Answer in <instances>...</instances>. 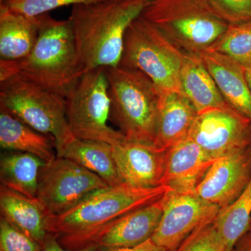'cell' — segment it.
<instances>
[{"mask_svg": "<svg viewBox=\"0 0 251 251\" xmlns=\"http://www.w3.org/2000/svg\"><path fill=\"white\" fill-rule=\"evenodd\" d=\"M69 128L77 139L94 140L116 146L126 139L108 125L110 99L105 68L84 73L65 97Z\"/></svg>", "mask_w": 251, "mask_h": 251, "instance_id": "8", "label": "cell"}, {"mask_svg": "<svg viewBox=\"0 0 251 251\" xmlns=\"http://www.w3.org/2000/svg\"><path fill=\"white\" fill-rule=\"evenodd\" d=\"M176 251H226L224 241L212 223L194 231Z\"/></svg>", "mask_w": 251, "mask_h": 251, "instance_id": "27", "label": "cell"}, {"mask_svg": "<svg viewBox=\"0 0 251 251\" xmlns=\"http://www.w3.org/2000/svg\"><path fill=\"white\" fill-rule=\"evenodd\" d=\"M197 115L184 94L162 92L153 145L158 150L167 151L187 138Z\"/></svg>", "mask_w": 251, "mask_h": 251, "instance_id": "17", "label": "cell"}, {"mask_svg": "<svg viewBox=\"0 0 251 251\" xmlns=\"http://www.w3.org/2000/svg\"><path fill=\"white\" fill-rule=\"evenodd\" d=\"M251 219V179L242 194L232 204L220 209L213 224L224 241L226 251H233L249 230Z\"/></svg>", "mask_w": 251, "mask_h": 251, "instance_id": "24", "label": "cell"}, {"mask_svg": "<svg viewBox=\"0 0 251 251\" xmlns=\"http://www.w3.org/2000/svg\"><path fill=\"white\" fill-rule=\"evenodd\" d=\"M41 251H99V249L97 246H90V247L77 249V250L65 249L61 245L55 236L49 234L46 237L45 242L43 244Z\"/></svg>", "mask_w": 251, "mask_h": 251, "instance_id": "30", "label": "cell"}, {"mask_svg": "<svg viewBox=\"0 0 251 251\" xmlns=\"http://www.w3.org/2000/svg\"><path fill=\"white\" fill-rule=\"evenodd\" d=\"M233 251H251V234L247 232L236 244Z\"/></svg>", "mask_w": 251, "mask_h": 251, "instance_id": "32", "label": "cell"}, {"mask_svg": "<svg viewBox=\"0 0 251 251\" xmlns=\"http://www.w3.org/2000/svg\"><path fill=\"white\" fill-rule=\"evenodd\" d=\"M0 108L31 128L56 140L60 150L75 137L67 113L65 98L17 75L0 80Z\"/></svg>", "mask_w": 251, "mask_h": 251, "instance_id": "6", "label": "cell"}, {"mask_svg": "<svg viewBox=\"0 0 251 251\" xmlns=\"http://www.w3.org/2000/svg\"><path fill=\"white\" fill-rule=\"evenodd\" d=\"M112 1H121V0H112Z\"/></svg>", "mask_w": 251, "mask_h": 251, "instance_id": "36", "label": "cell"}, {"mask_svg": "<svg viewBox=\"0 0 251 251\" xmlns=\"http://www.w3.org/2000/svg\"><path fill=\"white\" fill-rule=\"evenodd\" d=\"M31 153L5 151L0 159L1 185L30 198H36L41 168L45 164Z\"/></svg>", "mask_w": 251, "mask_h": 251, "instance_id": "23", "label": "cell"}, {"mask_svg": "<svg viewBox=\"0 0 251 251\" xmlns=\"http://www.w3.org/2000/svg\"><path fill=\"white\" fill-rule=\"evenodd\" d=\"M188 138L213 159L251 148V120L230 105L198 114Z\"/></svg>", "mask_w": 251, "mask_h": 251, "instance_id": "10", "label": "cell"}, {"mask_svg": "<svg viewBox=\"0 0 251 251\" xmlns=\"http://www.w3.org/2000/svg\"><path fill=\"white\" fill-rule=\"evenodd\" d=\"M6 1H7V0H0V4H2V3L5 2Z\"/></svg>", "mask_w": 251, "mask_h": 251, "instance_id": "35", "label": "cell"}, {"mask_svg": "<svg viewBox=\"0 0 251 251\" xmlns=\"http://www.w3.org/2000/svg\"><path fill=\"white\" fill-rule=\"evenodd\" d=\"M101 0H7L0 6L13 12L36 17L49 11L69 5L90 4Z\"/></svg>", "mask_w": 251, "mask_h": 251, "instance_id": "26", "label": "cell"}, {"mask_svg": "<svg viewBox=\"0 0 251 251\" xmlns=\"http://www.w3.org/2000/svg\"><path fill=\"white\" fill-rule=\"evenodd\" d=\"M110 120L127 140L153 145L161 91L143 72L119 65L105 68Z\"/></svg>", "mask_w": 251, "mask_h": 251, "instance_id": "5", "label": "cell"}, {"mask_svg": "<svg viewBox=\"0 0 251 251\" xmlns=\"http://www.w3.org/2000/svg\"><path fill=\"white\" fill-rule=\"evenodd\" d=\"M161 221L151 239L157 245L175 251L196 229L212 224L221 208L196 193L172 191L163 198Z\"/></svg>", "mask_w": 251, "mask_h": 251, "instance_id": "11", "label": "cell"}, {"mask_svg": "<svg viewBox=\"0 0 251 251\" xmlns=\"http://www.w3.org/2000/svg\"><path fill=\"white\" fill-rule=\"evenodd\" d=\"M0 145L6 151H21L39 157L45 163L57 157L56 140L31 128L0 108Z\"/></svg>", "mask_w": 251, "mask_h": 251, "instance_id": "20", "label": "cell"}, {"mask_svg": "<svg viewBox=\"0 0 251 251\" xmlns=\"http://www.w3.org/2000/svg\"><path fill=\"white\" fill-rule=\"evenodd\" d=\"M251 179V148L215 160L196 186L195 193L221 209L232 204Z\"/></svg>", "mask_w": 251, "mask_h": 251, "instance_id": "12", "label": "cell"}, {"mask_svg": "<svg viewBox=\"0 0 251 251\" xmlns=\"http://www.w3.org/2000/svg\"><path fill=\"white\" fill-rule=\"evenodd\" d=\"M150 0H101L73 6L69 20L83 72L121 63L126 33Z\"/></svg>", "mask_w": 251, "mask_h": 251, "instance_id": "1", "label": "cell"}, {"mask_svg": "<svg viewBox=\"0 0 251 251\" xmlns=\"http://www.w3.org/2000/svg\"><path fill=\"white\" fill-rule=\"evenodd\" d=\"M42 245L16 228L3 217L0 219V251H41Z\"/></svg>", "mask_w": 251, "mask_h": 251, "instance_id": "28", "label": "cell"}, {"mask_svg": "<svg viewBox=\"0 0 251 251\" xmlns=\"http://www.w3.org/2000/svg\"><path fill=\"white\" fill-rule=\"evenodd\" d=\"M214 161L198 144L186 138L166 151L163 184L175 192H195Z\"/></svg>", "mask_w": 251, "mask_h": 251, "instance_id": "15", "label": "cell"}, {"mask_svg": "<svg viewBox=\"0 0 251 251\" xmlns=\"http://www.w3.org/2000/svg\"><path fill=\"white\" fill-rule=\"evenodd\" d=\"M0 211L1 217L43 245L49 234V215L37 198L27 197L1 185Z\"/></svg>", "mask_w": 251, "mask_h": 251, "instance_id": "18", "label": "cell"}, {"mask_svg": "<svg viewBox=\"0 0 251 251\" xmlns=\"http://www.w3.org/2000/svg\"><path fill=\"white\" fill-rule=\"evenodd\" d=\"M105 251H172L168 250L157 245L156 243L153 242L152 239H150L147 242L137 247L133 248H124V249H110V250Z\"/></svg>", "mask_w": 251, "mask_h": 251, "instance_id": "31", "label": "cell"}, {"mask_svg": "<svg viewBox=\"0 0 251 251\" xmlns=\"http://www.w3.org/2000/svg\"><path fill=\"white\" fill-rule=\"evenodd\" d=\"M216 12L229 24L251 20V0H209Z\"/></svg>", "mask_w": 251, "mask_h": 251, "instance_id": "29", "label": "cell"}, {"mask_svg": "<svg viewBox=\"0 0 251 251\" xmlns=\"http://www.w3.org/2000/svg\"><path fill=\"white\" fill-rule=\"evenodd\" d=\"M200 56L227 103L251 120V91L244 67L214 50Z\"/></svg>", "mask_w": 251, "mask_h": 251, "instance_id": "16", "label": "cell"}, {"mask_svg": "<svg viewBox=\"0 0 251 251\" xmlns=\"http://www.w3.org/2000/svg\"><path fill=\"white\" fill-rule=\"evenodd\" d=\"M40 27V16H25L0 6V60L18 61L30 53Z\"/></svg>", "mask_w": 251, "mask_h": 251, "instance_id": "21", "label": "cell"}, {"mask_svg": "<svg viewBox=\"0 0 251 251\" xmlns=\"http://www.w3.org/2000/svg\"><path fill=\"white\" fill-rule=\"evenodd\" d=\"M248 232L251 234V219L250 221V224H249V230H248Z\"/></svg>", "mask_w": 251, "mask_h": 251, "instance_id": "34", "label": "cell"}, {"mask_svg": "<svg viewBox=\"0 0 251 251\" xmlns=\"http://www.w3.org/2000/svg\"><path fill=\"white\" fill-rule=\"evenodd\" d=\"M226 54L244 68L251 67V20L229 25L224 36L211 49Z\"/></svg>", "mask_w": 251, "mask_h": 251, "instance_id": "25", "label": "cell"}, {"mask_svg": "<svg viewBox=\"0 0 251 251\" xmlns=\"http://www.w3.org/2000/svg\"><path fill=\"white\" fill-rule=\"evenodd\" d=\"M109 185L103 179L71 160L57 156L41 168L37 199L49 216L59 215Z\"/></svg>", "mask_w": 251, "mask_h": 251, "instance_id": "9", "label": "cell"}, {"mask_svg": "<svg viewBox=\"0 0 251 251\" xmlns=\"http://www.w3.org/2000/svg\"><path fill=\"white\" fill-rule=\"evenodd\" d=\"M244 69H245V75L246 77H247L248 84H249L251 91V67L244 68Z\"/></svg>", "mask_w": 251, "mask_h": 251, "instance_id": "33", "label": "cell"}, {"mask_svg": "<svg viewBox=\"0 0 251 251\" xmlns=\"http://www.w3.org/2000/svg\"><path fill=\"white\" fill-rule=\"evenodd\" d=\"M173 191L167 185L142 188L123 184L91 193L76 205L59 215L49 216L48 231L71 250L85 248L86 242L104 226Z\"/></svg>", "mask_w": 251, "mask_h": 251, "instance_id": "3", "label": "cell"}, {"mask_svg": "<svg viewBox=\"0 0 251 251\" xmlns=\"http://www.w3.org/2000/svg\"><path fill=\"white\" fill-rule=\"evenodd\" d=\"M83 74L70 21L49 14L40 16L39 35L27 57L0 60V80L17 75L64 98Z\"/></svg>", "mask_w": 251, "mask_h": 251, "instance_id": "2", "label": "cell"}, {"mask_svg": "<svg viewBox=\"0 0 251 251\" xmlns=\"http://www.w3.org/2000/svg\"><path fill=\"white\" fill-rule=\"evenodd\" d=\"M57 156L84 167L100 176L109 186L124 183L117 171L112 146L109 144L74 138L57 151Z\"/></svg>", "mask_w": 251, "mask_h": 251, "instance_id": "22", "label": "cell"}, {"mask_svg": "<svg viewBox=\"0 0 251 251\" xmlns=\"http://www.w3.org/2000/svg\"><path fill=\"white\" fill-rule=\"evenodd\" d=\"M112 151L119 175L125 184L142 188L163 185L166 151L126 138L112 146Z\"/></svg>", "mask_w": 251, "mask_h": 251, "instance_id": "14", "label": "cell"}, {"mask_svg": "<svg viewBox=\"0 0 251 251\" xmlns=\"http://www.w3.org/2000/svg\"><path fill=\"white\" fill-rule=\"evenodd\" d=\"M140 16L183 53L200 54L211 49L230 25L209 0H150Z\"/></svg>", "mask_w": 251, "mask_h": 251, "instance_id": "4", "label": "cell"}, {"mask_svg": "<svg viewBox=\"0 0 251 251\" xmlns=\"http://www.w3.org/2000/svg\"><path fill=\"white\" fill-rule=\"evenodd\" d=\"M181 94L198 114L228 106L200 54L184 53L180 74Z\"/></svg>", "mask_w": 251, "mask_h": 251, "instance_id": "19", "label": "cell"}, {"mask_svg": "<svg viewBox=\"0 0 251 251\" xmlns=\"http://www.w3.org/2000/svg\"><path fill=\"white\" fill-rule=\"evenodd\" d=\"M163 198L104 226L87 239L85 247L97 246L99 251L133 248L151 239L163 214Z\"/></svg>", "mask_w": 251, "mask_h": 251, "instance_id": "13", "label": "cell"}, {"mask_svg": "<svg viewBox=\"0 0 251 251\" xmlns=\"http://www.w3.org/2000/svg\"><path fill=\"white\" fill-rule=\"evenodd\" d=\"M183 58L184 53L156 26L139 16L126 33L120 65L143 72L161 92L181 93Z\"/></svg>", "mask_w": 251, "mask_h": 251, "instance_id": "7", "label": "cell"}]
</instances>
